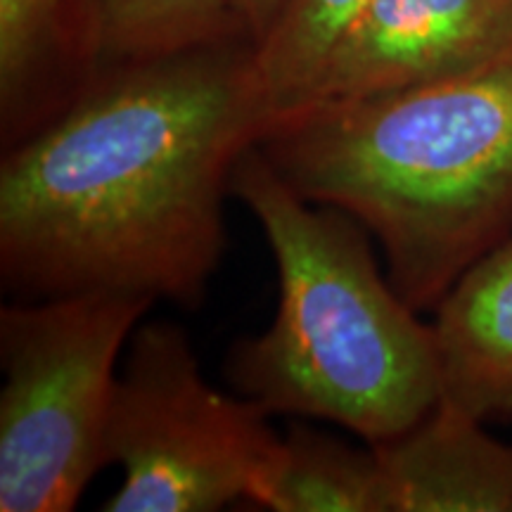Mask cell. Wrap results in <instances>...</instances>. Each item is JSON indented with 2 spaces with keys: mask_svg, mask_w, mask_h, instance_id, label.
<instances>
[{
  "mask_svg": "<svg viewBox=\"0 0 512 512\" xmlns=\"http://www.w3.org/2000/svg\"><path fill=\"white\" fill-rule=\"evenodd\" d=\"M271 119L252 36L98 69L5 147V287L27 302L107 290L197 306L226 252L235 164Z\"/></svg>",
  "mask_w": 512,
  "mask_h": 512,
  "instance_id": "obj_1",
  "label": "cell"
},
{
  "mask_svg": "<svg viewBox=\"0 0 512 512\" xmlns=\"http://www.w3.org/2000/svg\"><path fill=\"white\" fill-rule=\"evenodd\" d=\"M259 150L309 202L356 216L415 311L512 235V50L422 86L275 114Z\"/></svg>",
  "mask_w": 512,
  "mask_h": 512,
  "instance_id": "obj_2",
  "label": "cell"
},
{
  "mask_svg": "<svg viewBox=\"0 0 512 512\" xmlns=\"http://www.w3.org/2000/svg\"><path fill=\"white\" fill-rule=\"evenodd\" d=\"M261 223L280 299L264 335L230 354L228 377L268 415L337 422L370 446L401 437L439 403L432 325L382 275L356 216L309 202L252 145L230 181Z\"/></svg>",
  "mask_w": 512,
  "mask_h": 512,
  "instance_id": "obj_3",
  "label": "cell"
},
{
  "mask_svg": "<svg viewBox=\"0 0 512 512\" xmlns=\"http://www.w3.org/2000/svg\"><path fill=\"white\" fill-rule=\"evenodd\" d=\"M152 304L98 290L0 309V510H74L107 467L117 363Z\"/></svg>",
  "mask_w": 512,
  "mask_h": 512,
  "instance_id": "obj_4",
  "label": "cell"
},
{
  "mask_svg": "<svg viewBox=\"0 0 512 512\" xmlns=\"http://www.w3.org/2000/svg\"><path fill=\"white\" fill-rule=\"evenodd\" d=\"M280 437L245 396L211 387L183 328L138 325L107 422L124 479L107 512H214L249 501Z\"/></svg>",
  "mask_w": 512,
  "mask_h": 512,
  "instance_id": "obj_5",
  "label": "cell"
},
{
  "mask_svg": "<svg viewBox=\"0 0 512 512\" xmlns=\"http://www.w3.org/2000/svg\"><path fill=\"white\" fill-rule=\"evenodd\" d=\"M508 50L512 0H370L302 105L422 86L482 67Z\"/></svg>",
  "mask_w": 512,
  "mask_h": 512,
  "instance_id": "obj_6",
  "label": "cell"
},
{
  "mask_svg": "<svg viewBox=\"0 0 512 512\" xmlns=\"http://www.w3.org/2000/svg\"><path fill=\"white\" fill-rule=\"evenodd\" d=\"M437 403L401 437L375 444L384 512H512V446Z\"/></svg>",
  "mask_w": 512,
  "mask_h": 512,
  "instance_id": "obj_7",
  "label": "cell"
},
{
  "mask_svg": "<svg viewBox=\"0 0 512 512\" xmlns=\"http://www.w3.org/2000/svg\"><path fill=\"white\" fill-rule=\"evenodd\" d=\"M439 401L479 422L512 418V235L434 306Z\"/></svg>",
  "mask_w": 512,
  "mask_h": 512,
  "instance_id": "obj_8",
  "label": "cell"
},
{
  "mask_svg": "<svg viewBox=\"0 0 512 512\" xmlns=\"http://www.w3.org/2000/svg\"><path fill=\"white\" fill-rule=\"evenodd\" d=\"M93 69L72 0H0V131L29 136L79 93Z\"/></svg>",
  "mask_w": 512,
  "mask_h": 512,
  "instance_id": "obj_9",
  "label": "cell"
},
{
  "mask_svg": "<svg viewBox=\"0 0 512 512\" xmlns=\"http://www.w3.org/2000/svg\"><path fill=\"white\" fill-rule=\"evenodd\" d=\"M93 72L245 34L230 0H72Z\"/></svg>",
  "mask_w": 512,
  "mask_h": 512,
  "instance_id": "obj_10",
  "label": "cell"
},
{
  "mask_svg": "<svg viewBox=\"0 0 512 512\" xmlns=\"http://www.w3.org/2000/svg\"><path fill=\"white\" fill-rule=\"evenodd\" d=\"M249 503L275 512H384L375 448L297 425L256 475Z\"/></svg>",
  "mask_w": 512,
  "mask_h": 512,
  "instance_id": "obj_11",
  "label": "cell"
},
{
  "mask_svg": "<svg viewBox=\"0 0 512 512\" xmlns=\"http://www.w3.org/2000/svg\"><path fill=\"white\" fill-rule=\"evenodd\" d=\"M370 0H287L264 41L256 74L268 110H292L309 98L325 62Z\"/></svg>",
  "mask_w": 512,
  "mask_h": 512,
  "instance_id": "obj_12",
  "label": "cell"
},
{
  "mask_svg": "<svg viewBox=\"0 0 512 512\" xmlns=\"http://www.w3.org/2000/svg\"><path fill=\"white\" fill-rule=\"evenodd\" d=\"M287 0H230L235 15H238L242 29L254 38L256 43L264 41L268 31L280 17Z\"/></svg>",
  "mask_w": 512,
  "mask_h": 512,
  "instance_id": "obj_13",
  "label": "cell"
}]
</instances>
